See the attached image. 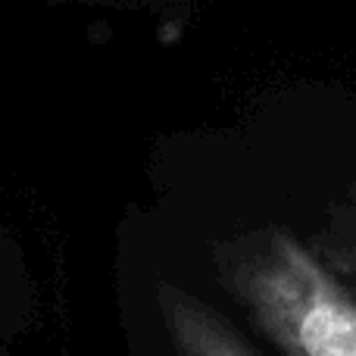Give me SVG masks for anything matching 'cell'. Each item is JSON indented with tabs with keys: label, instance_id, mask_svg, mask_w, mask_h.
I'll use <instances>...</instances> for the list:
<instances>
[{
	"label": "cell",
	"instance_id": "6da1fadb",
	"mask_svg": "<svg viewBox=\"0 0 356 356\" xmlns=\"http://www.w3.org/2000/svg\"><path fill=\"white\" fill-rule=\"evenodd\" d=\"M219 269L288 356H356V300L294 234L269 228L222 247Z\"/></svg>",
	"mask_w": 356,
	"mask_h": 356
},
{
	"label": "cell",
	"instance_id": "7a4b0ae2",
	"mask_svg": "<svg viewBox=\"0 0 356 356\" xmlns=\"http://www.w3.org/2000/svg\"><path fill=\"white\" fill-rule=\"evenodd\" d=\"M156 307L178 356H257L209 303L178 284L163 282L156 288Z\"/></svg>",
	"mask_w": 356,
	"mask_h": 356
},
{
	"label": "cell",
	"instance_id": "3957f363",
	"mask_svg": "<svg viewBox=\"0 0 356 356\" xmlns=\"http://www.w3.org/2000/svg\"><path fill=\"white\" fill-rule=\"evenodd\" d=\"M334 263H338V269L344 272L347 278H350L353 291H356V244L353 247H344V250H334Z\"/></svg>",
	"mask_w": 356,
	"mask_h": 356
}]
</instances>
